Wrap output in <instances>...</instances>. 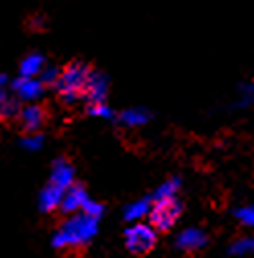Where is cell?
<instances>
[{
	"label": "cell",
	"instance_id": "1",
	"mask_svg": "<svg viewBox=\"0 0 254 258\" xmlns=\"http://www.w3.org/2000/svg\"><path fill=\"white\" fill-rule=\"evenodd\" d=\"M99 232H101V219L80 211L64 217V221L53 230L49 244L55 250H76L92 244Z\"/></svg>",
	"mask_w": 254,
	"mask_h": 258
},
{
	"label": "cell",
	"instance_id": "2",
	"mask_svg": "<svg viewBox=\"0 0 254 258\" xmlns=\"http://www.w3.org/2000/svg\"><path fill=\"white\" fill-rule=\"evenodd\" d=\"M90 68L92 66H88V63L82 61V59H72L70 63H66V66L61 68L59 78H57L53 90H55L57 99L64 105H76V103L82 101L84 84H86Z\"/></svg>",
	"mask_w": 254,
	"mask_h": 258
},
{
	"label": "cell",
	"instance_id": "3",
	"mask_svg": "<svg viewBox=\"0 0 254 258\" xmlns=\"http://www.w3.org/2000/svg\"><path fill=\"white\" fill-rule=\"evenodd\" d=\"M182 213H184V203H182L180 197L156 199L146 221L152 225L158 234H164V232H170L174 225L180 221Z\"/></svg>",
	"mask_w": 254,
	"mask_h": 258
},
{
	"label": "cell",
	"instance_id": "4",
	"mask_svg": "<svg viewBox=\"0 0 254 258\" xmlns=\"http://www.w3.org/2000/svg\"><path fill=\"white\" fill-rule=\"evenodd\" d=\"M123 244L127 252L134 256H146L150 254L158 244V232L152 228L148 221L138 223H127L123 230Z\"/></svg>",
	"mask_w": 254,
	"mask_h": 258
},
{
	"label": "cell",
	"instance_id": "5",
	"mask_svg": "<svg viewBox=\"0 0 254 258\" xmlns=\"http://www.w3.org/2000/svg\"><path fill=\"white\" fill-rule=\"evenodd\" d=\"M109 90H111V78L107 72L99 68H90L86 84H84V96L82 101L86 105H97L109 101Z\"/></svg>",
	"mask_w": 254,
	"mask_h": 258
},
{
	"label": "cell",
	"instance_id": "6",
	"mask_svg": "<svg viewBox=\"0 0 254 258\" xmlns=\"http://www.w3.org/2000/svg\"><path fill=\"white\" fill-rule=\"evenodd\" d=\"M209 244V234L199 228V225H186L174 236V248L182 254H195L207 248Z\"/></svg>",
	"mask_w": 254,
	"mask_h": 258
},
{
	"label": "cell",
	"instance_id": "7",
	"mask_svg": "<svg viewBox=\"0 0 254 258\" xmlns=\"http://www.w3.org/2000/svg\"><path fill=\"white\" fill-rule=\"evenodd\" d=\"M9 88H11V94L15 96V99L21 101V103H25V105L41 101L45 90H47L41 84L39 78H25V76H17L15 80H11Z\"/></svg>",
	"mask_w": 254,
	"mask_h": 258
},
{
	"label": "cell",
	"instance_id": "8",
	"mask_svg": "<svg viewBox=\"0 0 254 258\" xmlns=\"http://www.w3.org/2000/svg\"><path fill=\"white\" fill-rule=\"evenodd\" d=\"M47 117H49V113L41 103H29V105L21 107L17 123L25 134H39L47 123Z\"/></svg>",
	"mask_w": 254,
	"mask_h": 258
},
{
	"label": "cell",
	"instance_id": "9",
	"mask_svg": "<svg viewBox=\"0 0 254 258\" xmlns=\"http://www.w3.org/2000/svg\"><path fill=\"white\" fill-rule=\"evenodd\" d=\"M47 182H51V184H55V186H59L64 190L70 188L74 182H78L76 180V168H74V164L70 162L68 158H64V156L55 158L53 162H51V166H49Z\"/></svg>",
	"mask_w": 254,
	"mask_h": 258
},
{
	"label": "cell",
	"instance_id": "10",
	"mask_svg": "<svg viewBox=\"0 0 254 258\" xmlns=\"http://www.w3.org/2000/svg\"><path fill=\"white\" fill-rule=\"evenodd\" d=\"M88 199H90L88 188L82 182H74L70 188H66V192H64V199H61V205H59V213L61 215L80 213L84 209V205L88 203Z\"/></svg>",
	"mask_w": 254,
	"mask_h": 258
},
{
	"label": "cell",
	"instance_id": "11",
	"mask_svg": "<svg viewBox=\"0 0 254 258\" xmlns=\"http://www.w3.org/2000/svg\"><path fill=\"white\" fill-rule=\"evenodd\" d=\"M152 119H154V113L146 107H127L117 113L115 125L125 127V129H140L152 123Z\"/></svg>",
	"mask_w": 254,
	"mask_h": 258
},
{
	"label": "cell",
	"instance_id": "12",
	"mask_svg": "<svg viewBox=\"0 0 254 258\" xmlns=\"http://www.w3.org/2000/svg\"><path fill=\"white\" fill-rule=\"evenodd\" d=\"M64 188L51 184V182H45L39 190V195H37V209L45 215L49 213H55L59 211V205H61V199H64Z\"/></svg>",
	"mask_w": 254,
	"mask_h": 258
},
{
	"label": "cell",
	"instance_id": "13",
	"mask_svg": "<svg viewBox=\"0 0 254 258\" xmlns=\"http://www.w3.org/2000/svg\"><path fill=\"white\" fill-rule=\"evenodd\" d=\"M152 205H154V199H152L150 192H148V195H144V197H138V199L130 201V203L123 207V211H121L123 221L125 223L146 221L148 215H150V211H152Z\"/></svg>",
	"mask_w": 254,
	"mask_h": 258
},
{
	"label": "cell",
	"instance_id": "14",
	"mask_svg": "<svg viewBox=\"0 0 254 258\" xmlns=\"http://www.w3.org/2000/svg\"><path fill=\"white\" fill-rule=\"evenodd\" d=\"M47 66V57L39 51H31L27 53L21 63H19V76L25 78H39V74L43 72V68Z\"/></svg>",
	"mask_w": 254,
	"mask_h": 258
},
{
	"label": "cell",
	"instance_id": "15",
	"mask_svg": "<svg viewBox=\"0 0 254 258\" xmlns=\"http://www.w3.org/2000/svg\"><path fill=\"white\" fill-rule=\"evenodd\" d=\"M226 254L230 258H250V256H254V234H244V236L234 238L228 244Z\"/></svg>",
	"mask_w": 254,
	"mask_h": 258
},
{
	"label": "cell",
	"instance_id": "16",
	"mask_svg": "<svg viewBox=\"0 0 254 258\" xmlns=\"http://www.w3.org/2000/svg\"><path fill=\"white\" fill-rule=\"evenodd\" d=\"M180 190H182V178L180 176H168L166 180H162L158 184L150 195L152 199H170V197H180Z\"/></svg>",
	"mask_w": 254,
	"mask_h": 258
},
{
	"label": "cell",
	"instance_id": "17",
	"mask_svg": "<svg viewBox=\"0 0 254 258\" xmlns=\"http://www.w3.org/2000/svg\"><path fill=\"white\" fill-rule=\"evenodd\" d=\"M234 111H250L254 109V78L238 84V96L232 105Z\"/></svg>",
	"mask_w": 254,
	"mask_h": 258
},
{
	"label": "cell",
	"instance_id": "18",
	"mask_svg": "<svg viewBox=\"0 0 254 258\" xmlns=\"http://www.w3.org/2000/svg\"><path fill=\"white\" fill-rule=\"evenodd\" d=\"M45 134L39 132V134H25L21 140H19V146L21 150H25L27 154H37L45 148Z\"/></svg>",
	"mask_w": 254,
	"mask_h": 258
},
{
	"label": "cell",
	"instance_id": "19",
	"mask_svg": "<svg viewBox=\"0 0 254 258\" xmlns=\"http://www.w3.org/2000/svg\"><path fill=\"white\" fill-rule=\"evenodd\" d=\"M234 219L242 225L244 230H252L254 232V203H244V205H238L234 211H232Z\"/></svg>",
	"mask_w": 254,
	"mask_h": 258
},
{
	"label": "cell",
	"instance_id": "20",
	"mask_svg": "<svg viewBox=\"0 0 254 258\" xmlns=\"http://www.w3.org/2000/svg\"><path fill=\"white\" fill-rule=\"evenodd\" d=\"M86 115L94 117V119H103L109 123H115L117 119V111L109 105V103H97V105H86Z\"/></svg>",
	"mask_w": 254,
	"mask_h": 258
},
{
	"label": "cell",
	"instance_id": "21",
	"mask_svg": "<svg viewBox=\"0 0 254 258\" xmlns=\"http://www.w3.org/2000/svg\"><path fill=\"white\" fill-rule=\"evenodd\" d=\"M21 107H23V103L17 101L15 96L11 94L9 99H7L3 105H0V121H17Z\"/></svg>",
	"mask_w": 254,
	"mask_h": 258
},
{
	"label": "cell",
	"instance_id": "22",
	"mask_svg": "<svg viewBox=\"0 0 254 258\" xmlns=\"http://www.w3.org/2000/svg\"><path fill=\"white\" fill-rule=\"evenodd\" d=\"M59 72H61V68H59V66L47 63V66L43 68V72L39 74L41 84H43L45 88H53V86H55V82H57V78H59Z\"/></svg>",
	"mask_w": 254,
	"mask_h": 258
},
{
	"label": "cell",
	"instance_id": "23",
	"mask_svg": "<svg viewBox=\"0 0 254 258\" xmlns=\"http://www.w3.org/2000/svg\"><path fill=\"white\" fill-rule=\"evenodd\" d=\"M45 23H47V17L45 15H33V17H29V21H27V25H29L31 31L45 29Z\"/></svg>",
	"mask_w": 254,
	"mask_h": 258
},
{
	"label": "cell",
	"instance_id": "24",
	"mask_svg": "<svg viewBox=\"0 0 254 258\" xmlns=\"http://www.w3.org/2000/svg\"><path fill=\"white\" fill-rule=\"evenodd\" d=\"M9 84H11V78H9L5 72H0V92L9 90Z\"/></svg>",
	"mask_w": 254,
	"mask_h": 258
}]
</instances>
